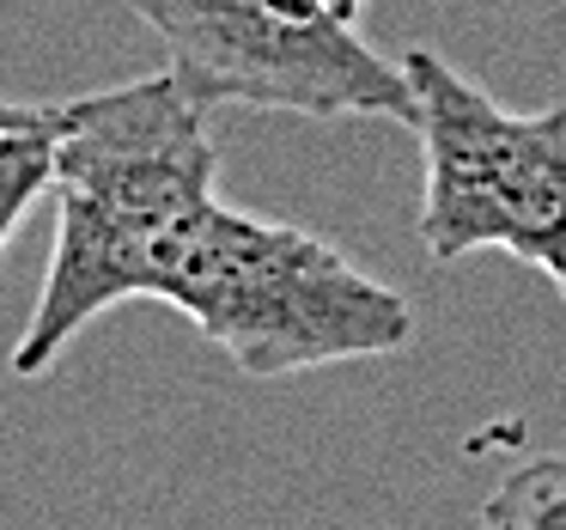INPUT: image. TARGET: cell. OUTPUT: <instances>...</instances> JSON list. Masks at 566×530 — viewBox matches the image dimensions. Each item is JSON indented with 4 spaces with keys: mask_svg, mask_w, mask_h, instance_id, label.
Segmentation results:
<instances>
[{
    "mask_svg": "<svg viewBox=\"0 0 566 530\" xmlns=\"http://www.w3.org/2000/svg\"><path fill=\"white\" fill-rule=\"evenodd\" d=\"M220 153L171 74L55 104V245L19 330L13 378H43L80 330L128 299H165L201 232Z\"/></svg>",
    "mask_w": 566,
    "mask_h": 530,
    "instance_id": "6da1fadb",
    "label": "cell"
},
{
    "mask_svg": "<svg viewBox=\"0 0 566 530\" xmlns=\"http://www.w3.org/2000/svg\"><path fill=\"white\" fill-rule=\"evenodd\" d=\"M43 189H55V104H31L0 128V257Z\"/></svg>",
    "mask_w": 566,
    "mask_h": 530,
    "instance_id": "5b68a950",
    "label": "cell"
},
{
    "mask_svg": "<svg viewBox=\"0 0 566 530\" xmlns=\"http://www.w3.org/2000/svg\"><path fill=\"white\" fill-rule=\"evenodd\" d=\"M554 281H560V293H566V262H560V274H554Z\"/></svg>",
    "mask_w": 566,
    "mask_h": 530,
    "instance_id": "9c48e42d",
    "label": "cell"
},
{
    "mask_svg": "<svg viewBox=\"0 0 566 530\" xmlns=\"http://www.w3.org/2000/svg\"><path fill=\"white\" fill-rule=\"evenodd\" d=\"M165 305H177L244 378L384 360L415 342V305L371 281L329 238L213 208L189 238Z\"/></svg>",
    "mask_w": 566,
    "mask_h": 530,
    "instance_id": "7a4b0ae2",
    "label": "cell"
},
{
    "mask_svg": "<svg viewBox=\"0 0 566 530\" xmlns=\"http://www.w3.org/2000/svg\"><path fill=\"white\" fill-rule=\"evenodd\" d=\"M25 111H31V104H7V98H0V128H7V123H19Z\"/></svg>",
    "mask_w": 566,
    "mask_h": 530,
    "instance_id": "ba28073f",
    "label": "cell"
},
{
    "mask_svg": "<svg viewBox=\"0 0 566 530\" xmlns=\"http://www.w3.org/2000/svg\"><path fill=\"white\" fill-rule=\"evenodd\" d=\"M481 530H566V457H530L505 469L481 500Z\"/></svg>",
    "mask_w": 566,
    "mask_h": 530,
    "instance_id": "8992f818",
    "label": "cell"
},
{
    "mask_svg": "<svg viewBox=\"0 0 566 530\" xmlns=\"http://www.w3.org/2000/svg\"><path fill=\"white\" fill-rule=\"evenodd\" d=\"M140 25L165 43V74L189 104L220 111H293V116H384L415 123L402 67L384 62L354 19L323 0H128Z\"/></svg>",
    "mask_w": 566,
    "mask_h": 530,
    "instance_id": "277c9868",
    "label": "cell"
},
{
    "mask_svg": "<svg viewBox=\"0 0 566 530\" xmlns=\"http://www.w3.org/2000/svg\"><path fill=\"white\" fill-rule=\"evenodd\" d=\"M427 159L420 245L432 262L505 250L542 274L566 262V104L505 111L432 50L402 55Z\"/></svg>",
    "mask_w": 566,
    "mask_h": 530,
    "instance_id": "3957f363",
    "label": "cell"
},
{
    "mask_svg": "<svg viewBox=\"0 0 566 530\" xmlns=\"http://www.w3.org/2000/svg\"><path fill=\"white\" fill-rule=\"evenodd\" d=\"M323 7H329V13H342V19H354V25H359V7H366V0H323Z\"/></svg>",
    "mask_w": 566,
    "mask_h": 530,
    "instance_id": "52a82bcc",
    "label": "cell"
}]
</instances>
